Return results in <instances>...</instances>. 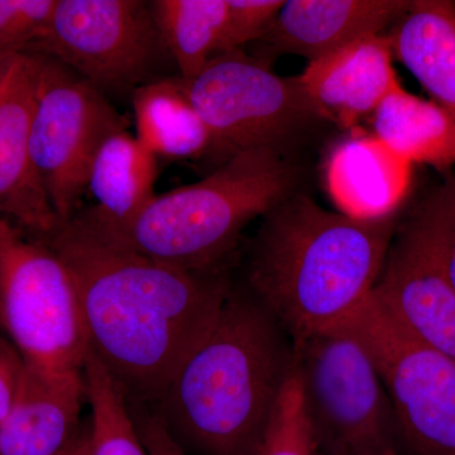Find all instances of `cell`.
I'll return each mask as SVG.
<instances>
[{
    "label": "cell",
    "mask_w": 455,
    "mask_h": 455,
    "mask_svg": "<svg viewBox=\"0 0 455 455\" xmlns=\"http://www.w3.org/2000/svg\"><path fill=\"white\" fill-rule=\"evenodd\" d=\"M76 287L90 352L131 403L154 406L229 296L220 271H190L104 235L85 212L44 239Z\"/></svg>",
    "instance_id": "6da1fadb"
},
{
    "label": "cell",
    "mask_w": 455,
    "mask_h": 455,
    "mask_svg": "<svg viewBox=\"0 0 455 455\" xmlns=\"http://www.w3.org/2000/svg\"><path fill=\"white\" fill-rule=\"evenodd\" d=\"M293 370L292 341L250 292L214 324L149 407L188 455H259Z\"/></svg>",
    "instance_id": "7a4b0ae2"
},
{
    "label": "cell",
    "mask_w": 455,
    "mask_h": 455,
    "mask_svg": "<svg viewBox=\"0 0 455 455\" xmlns=\"http://www.w3.org/2000/svg\"><path fill=\"white\" fill-rule=\"evenodd\" d=\"M248 268L251 295L292 343L339 328L372 292L398 215L361 220L292 194L265 215Z\"/></svg>",
    "instance_id": "3957f363"
},
{
    "label": "cell",
    "mask_w": 455,
    "mask_h": 455,
    "mask_svg": "<svg viewBox=\"0 0 455 455\" xmlns=\"http://www.w3.org/2000/svg\"><path fill=\"white\" fill-rule=\"evenodd\" d=\"M295 172L272 148L239 152L196 184L155 196L127 226L108 230L116 243L167 265L218 271L245 227L293 194Z\"/></svg>",
    "instance_id": "277c9868"
},
{
    "label": "cell",
    "mask_w": 455,
    "mask_h": 455,
    "mask_svg": "<svg viewBox=\"0 0 455 455\" xmlns=\"http://www.w3.org/2000/svg\"><path fill=\"white\" fill-rule=\"evenodd\" d=\"M0 320L29 370L83 372L90 347L70 272L49 245L3 215Z\"/></svg>",
    "instance_id": "5b68a950"
},
{
    "label": "cell",
    "mask_w": 455,
    "mask_h": 455,
    "mask_svg": "<svg viewBox=\"0 0 455 455\" xmlns=\"http://www.w3.org/2000/svg\"><path fill=\"white\" fill-rule=\"evenodd\" d=\"M292 350L317 455H353L395 445L390 398L355 335L337 328L295 341Z\"/></svg>",
    "instance_id": "8992f818"
},
{
    "label": "cell",
    "mask_w": 455,
    "mask_h": 455,
    "mask_svg": "<svg viewBox=\"0 0 455 455\" xmlns=\"http://www.w3.org/2000/svg\"><path fill=\"white\" fill-rule=\"evenodd\" d=\"M182 80L223 163L247 149L281 152L283 142L322 119L300 77L280 76L242 52L214 57L193 79Z\"/></svg>",
    "instance_id": "52a82bcc"
},
{
    "label": "cell",
    "mask_w": 455,
    "mask_h": 455,
    "mask_svg": "<svg viewBox=\"0 0 455 455\" xmlns=\"http://www.w3.org/2000/svg\"><path fill=\"white\" fill-rule=\"evenodd\" d=\"M370 353L396 434L418 455H455V358L407 333L372 292L340 325Z\"/></svg>",
    "instance_id": "ba28073f"
},
{
    "label": "cell",
    "mask_w": 455,
    "mask_h": 455,
    "mask_svg": "<svg viewBox=\"0 0 455 455\" xmlns=\"http://www.w3.org/2000/svg\"><path fill=\"white\" fill-rule=\"evenodd\" d=\"M42 60L29 152L60 223L80 212L90 167L104 140L125 131L107 95L49 55Z\"/></svg>",
    "instance_id": "9c48e42d"
},
{
    "label": "cell",
    "mask_w": 455,
    "mask_h": 455,
    "mask_svg": "<svg viewBox=\"0 0 455 455\" xmlns=\"http://www.w3.org/2000/svg\"><path fill=\"white\" fill-rule=\"evenodd\" d=\"M32 52L53 57L106 95H132L169 56L148 2L140 0H57Z\"/></svg>",
    "instance_id": "30bf717a"
},
{
    "label": "cell",
    "mask_w": 455,
    "mask_h": 455,
    "mask_svg": "<svg viewBox=\"0 0 455 455\" xmlns=\"http://www.w3.org/2000/svg\"><path fill=\"white\" fill-rule=\"evenodd\" d=\"M372 296L407 333L455 358V289L430 196L398 224Z\"/></svg>",
    "instance_id": "8fae6325"
},
{
    "label": "cell",
    "mask_w": 455,
    "mask_h": 455,
    "mask_svg": "<svg viewBox=\"0 0 455 455\" xmlns=\"http://www.w3.org/2000/svg\"><path fill=\"white\" fill-rule=\"evenodd\" d=\"M41 52H18L0 85V215L44 241L61 226L32 164L29 136Z\"/></svg>",
    "instance_id": "7c38bea8"
},
{
    "label": "cell",
    "mask_w": 455,
    "mask_h": 455,
    "mask_svg": "<svg viewBox=\"0 0 455 455\" xmlns=\"http://www.w3.org/2000/svg\"><path fill=\"white\" fill-rule=\"evenodd\" d=\"M407 0H287L259 40L268 56L314 61L371 36L383 35L410 7Z\"/></svg>",
    "instance_id": "4fadbf2b"
},
{
    "label": "cell",
    "mask_w": 455,
    "mask_h": 455,
    "mask_svg": "<svg viewBox=\"0 0 455 455\" xmlns=\"http://www.w3.org/2000/svg\"><path fill=\"white\" fill-rule=\"evenodd\" d=\"M299 77L320 118L344 127L372 116L386 95L401 85L386 33L310 61Z\"/></svg>",
    "instance_id": "5bb4252c"
},
{
    "label": "cell",
    "mask_w": 455,
    "mask_h": 455,
    "mask_svg": "<svg viewBox=\"0 0 455 455\" xmlns=\"http://www.w3.org/2000/svg\"><path fill=\"white\" fill-rule=\"evenodd\" d=\"M83 372L47 376L23 368L16 400L0 423V455H66L83 435Z\"/></svg>",
    "instance_id": "9a60e30c"
},
{
    "label": "cell",
    "mask_w": 455,
    "mask_h": 455,
    "mask_svg": "<svg viewBox=\"0 0 455 455\" xmlns=\"http://www.w3.org/2000/svg\"><path fill=\"white\" fill-rule=\"evenodd\" d=\"M326 187L339 212L361 220L398 215L411 181V164L374 137L341 140L329 156Z\"/></svg>",
    "instance_id": "2e32d148"
},
{
    "label": "cell",
    "mask_w": 455,
    "mask_h": 455,
    "mask_svg": "<svg viewBox=\"0 0 455 455\" xmlns=\"http://www.w3.org/2000/svg\"><path fill=\"white\" fill-rule=\"evenodd\" d=\"M386 35L394 59L455 123V2L415 0Z\"/></svg>",
    "instance_id": "e0dca14e"
},
{
    "label": "cell",
    "mask_w": 455,
    "mask_h": 455,
    "mask_svg": "<svg viewBox=\"0 0 455 455\" xmlns=\"http://www.w3.org/2000/svg\"><path fill=\"white\" fill-rule=\"evenodd\" d=\"M156 179L157 157L136 136L116 132L90 167L88 191L97 205L85 212L108 230L127 226L155 196Z\"/></svg>",
    "instance_id": "ac0fdd59"
},
{
    "label": "cell",
    "mask_w": 455,
    "mask_h": 455,
    "mask_svg": "<svg viewBox=\"0 0 455 455\" xmlns=\"http://www.w3.org/2000/svg\"><path fill=\"white\" fill-rule=\"evenodd\" d=\"M373 137L410 164L449 173L455 164V123L433 100L403 86L386 95L372 116Z\"/></svg>",
    "instance_id": "d6986e66"
},
{
    "label": "cell",
    "mask_w": 455,
    "mask_h": 455,
    "mask_svg": "<svg viewBox=\"0 0 455 455\" xmlns=\"http://www.w3.org/2000/svg\"><path fill=\"white\" fill-rule=\"evenodd\" d=\"M131 98L136 137L157 160L191 161L214 155L211 133L181 77L152 80L134 90Z\"/></svg>",
    "instance_id": "ffe728a7"
},
{
    "label": "cell",
    "mask_w": 455,
    "mask_h": 455,
    "mask_svg": "<svg viewBox=\"0 0 455 455\" xmlns=\"http://www.w3.org/2000/svg\"><path fill=\"white\" fill-rule=\"evenodd\" d=\"M148 4L180 77L193 79L220 56L227 26V0H154Z\"/></svg>",
    "instance_id": "44dd1931"
},
{
    "label": "cell",
    "mask_w": 455,
    "mask_h": 455,
    "mask_svg": "<svg viewBox=\"0 0 455 455\" xmlns=\"http://www.w3.org/2000/svg\"><path fill=\"white\" fill-rule=\"evenodd\" d=\"M84 379L92 407V455H149L132 415L127 395L92 352L84 366Z\"/></svg>",
    "instance_id": "7402d4cb"
},
{
    "label": "cell",
    "mask_w": 455,
    "mask_h": 455,
    "mask_svg": "<svg viewBox=\"0 0 455 455\" xmlns=\"http://www.w3.org/2000/svg\"><path fill=\"white\" fill-rule=\"evenodd\" d=\"M259 455H317L295 370L284 385Z\"/></svg>",
    "instance_id": "603a6c76"
},
{
    "label": "cell",
    "mask_w": 455,
    "mask_h": 455,
    "mask_svg": "<svg viewBox=\"0 0 455 455\" xmlns=\"http://www.w3.org/2000/svg\"><path fill=\"white\" fill-rule=\"evenodd\" d=\"M57 0H0V52H31L49 28Z\"/></svg>",
    "instance_id": "cb8c5ba5"
},
{
    "label": "cell",
    "mask_w": 455,
    "mask_h": 455,
    "mask_svg": "<svg viewBox=\"0 0 455 455\" xmlns=\"http://www.w3.org/2000/svg\"><path fill=\"white\" fill-rule=\"evenodd\" d=\"M226 32L220 55L242 52V47L259 41L274 23L284 0H227Z\"/></svg>",
    "instance_id": "d4e9b609"
},
{
    "label": "cell",
    "mask_w": 455,
    "mask_h": 455,
    "mask_svg": "<svg viewBox=\"0 0 455 455\" xmlns=\"http://www.w3.org/2000/svg\"><path fill=\"white\" fill-rule=\"evenodd\" d=\"M445 267L455 289V176L430 194Z\"/></svg>",
    "instance_id": "484cf974"
},
{
    "label": "cell",
    "mask_w": 455,
    "mask_h": 455,
    "mask_svg": "<svg viewBox=\"0 0 455 455\" xmlns=\"http://www.w3.org/2000/svg\"><path fill=\"white\" fill-rule=\"evenodd\" d=\"M130 405L140 439L149 455H188L171 438L158 416L148 406L131 401Z\"/></svg>",
    "instance_id": "4316f807"
},
{
    "label": "cell",
    "mask_w": 455,
    "mask_h": 455,
    "mask_svg": "<svg viewBox=\"0 0 455 455\" xmlns=\"http://www.w3.org/2000/svg\"><path fill=\"white\" fill-rule=\"evenodd\" d=\"M23 368L25 363L20 353L0 339V423L11 411L16 400Z\"/></svg>",
    "instance_id": "83f0119b"
},
{
    "label": "cell",
    "mask_w": 455,
    "mask_h": 455,
    "mask_svg": "<svg viewBox=\"0 0 455 455\" xmlns=\"http://www.w3.org/2000/svg\"><path fill=\"white\" fill-rule=\"evenodd\" d=\"M66 455H92V448H90L89 430L83 433L80 439L77 440L76 444L71 448Z\"/></svg>",
    "instance_id": "f1b7e54d"
},
{
    "label": "cell",
    "mask_w": 455,
    "mask_h": 455,
    "mask_svg": "<svg viewBox=\"0 0 455 455\" xmlns=\"http://www.w3.org/2000/svg\"><path fill=\"white\" fill-rule=\"evenodd\" d=\"M14 56H16V53L0 52V85H2L5 75H7L9 66H11Z\"/></svg>",
    "instance_id": "f546056e"
},
{
    "label": "cell",
    "mask_w": 455,
    "mask_h": 455,
    "mask_svg": "<svg viewBox=\"0 0 455 455\" xmlns=\"http://www.w3.org/2000/svg\"><path fill=\"white\" fill-rule=\"evenodd\" d=\"M353 455H396V451H395V445H388V447L372 449V451H362V453Z\"/></svg>",
    "instance_id": "4dcf8cb0"
}]
</instances>
